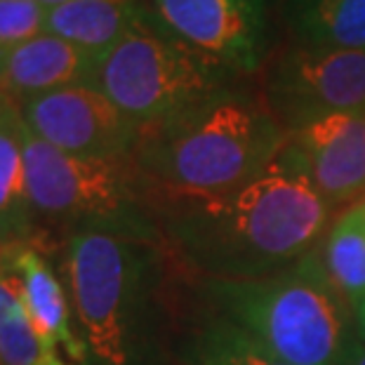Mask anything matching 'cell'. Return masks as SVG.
<instances>
[{"label": "cell", "instance_id": "6da1fadb", "mask_svg": "<svg viewBox=\"0 0 365 365\" xmlns=\"http://www.w3.org/2000/svg\"><path fill=\"white\" fill-rule=\"evenodd\" d=\"M170 247L205 278L278 274L321 240L332 210L287 142L262 175L212 200H175L153 207Z\"/></svg>", "mask_w": 365, "mask_h": 365}, {"label": "cell", "instance_id": "7a4b0ae2", "mask_svg": "<svg viewBox=\"0 0 365 365\" xmlns=\"http://www.w3.org/2000/svg\"><path fill=\"white\" fill-rule=\"evenodd\" d=\"M287 130L267 104L231 90L177 118L142 130L135 163L151 205L212 200L243 189L271 165Z\"/></svg>", "mask_w": 365, "mask_h": 365}, {"label": "cell", "instance_id": "3957f363", "mask_svg": "<svg viewBox=\"0 0 365 365\" xmlns=\"http://www.w3.org/2000/svg\"><path fill=\"white\" fill-rule=\"evenodd\" d=\"M64 269L85 365L149 363L160 314L158 234L102 227L71 231Z\"/></svg>", "mask_w": 365, "mask_h": 365}, {"label": "cell", "instance_id": "277c9868", "mask_svg": "<svg viewBox=\"0 0 365 365\" xmlns=\"http://www.w3.org/2000/svg\"><path fill=\"white\" fill-rule=\"evenodd\" d=\"M212 312L292 365H339L354 339V314L312 250L278 274L205 278Z\"/></svg>", "mask_w": 365, "mask_h": 365}, {"label": "cell", "instance_id": "5b68a950", "mask_svg": "<svg viewBox=\"0 0 365 365\" xmlns=\"http://www.w3.org/2000/svg\"><path fill=\"white\" fill-rule=\"evenodd\" d=\"M234 78L170 34L146 7L142 21L99 59L92 85L144 130L236 90Z\"/></svg>", "mask_w": 365, "mask_h": 365}, {"label": "cell", "instance_id": "8992f818", "mask_svg": "<svg viewBox=\"0 0 365 365\" xmlns=\"http://www.w3.org/2000/svg\"><path fill=\"white\" fill-rule=\"evenodd\" d=\"M26 189L34 217L78 229L158 234L149 184L135 158H90L59 151L24 130Z\"/></svg>", "mask_w": 365, "mask_h": 365}, {"label": "cell", "instance_id": "52a82bcc", "mask_svg": "<svg viewBox=\"0 0 365 365\" xmlns=\"http://www.w3.org/2000/svg\"><path fill=\"white\" fill-rule=\"evenodd\" d=\"M264 97L287 135L325 115L365 111V50L290 45L269 64Z\"/></svg>", "mask_w": 365, "mask_h": 365}, {"label": "cell", "instance_id": "ba28073f", "mask_svg": "<svg viewBox=\"0 0 365 365\" xmlns=\"http://www.w3.org/2000/svg\"><path fill=\"white\" fill-rule=\"evenodd\" d=\"M24 125L59 151L90 158H132L142 128L95 85H76L19 104Z\"/></svg>", "mask_w": 365, "mask_h": 365}, {"label": "cell", "instance_id": "9c48e42d", "mask_svg": "<svg viewBox=\"0 0 365 365\" xmlns=\"http://www.w3.org/2000/svg\"><path fill=\"white\" fill-rule=\"evenodd\" d=\"M156 19L193 50L236 76L267 54V0H146Z\"/></svg>", "mask_w": 365, "mask_h": 365}, {"label": "cell", "instance_id": "30bf717a", "mask_svg": "<svg viewBox=\"0 0 365 365\" xmlns=\"http://www.w3.org/2000/svg\"><path fill=\"white\" fill-rule=\"evenodd\" d=\"M314 186L332 212L365 200V111L332 113L290 132Z\"/></svg>", "mask_w": 365, "mask_h": 365}, {"label": "cell", "instance_id": "8fae6325", "mask_svg": "<svg viewBox=\"0 0 365 365\" xmlns=\"http://www.w3.org/2000/svg\"><path fill=\"white\" fill-rule=\"evenodd\" d=\"M99 57L59 36L41 34L0 52V92L14 104L50 92L92 85Z\"/></svg>", "mask_w": 365, "mask_h": 365}, {"label": "cell", "instance_id": "7c38bea8", "mask_svg": "<svg viewBox=\"0 0 365 365\" xmlns=\"http://www.w3.org/2000/svg\"><path fill=\"white\" fill-rule=\"evenodd\" d=\"M0 257L17 276L21 297L38 335L59 354L64 351L71 363H88L85 344L71 323L73 309L68 290L61 285L57 271L43 257V252L24 240V243L0 247Z\"/></svg>", "mask_w": 365, "mask_h": 365}, {"label": "cell", "instance_id": "4fadbf2b", "mask_svg": "<svg viewBox=\"0 0 365 365\" xmlns=\"http://www.w3.org/2000/svg\"><path fill=\"white\" fill-rule=\"evenodd\" d=\"M146 7V0H71L48 12V34L102 59L142 21Z\"/></svg>", "mask_w": 365, "mask_h": 365}, {"label": "cell", "instance_id": "5bb4252c", "mask_svg": "<svg viewBox=\"0 0 365 365\" xmlns=\"http://www.w3.org/2000/svg\"><path fill=\"white\" fill-rule=\"evenodd\" d=\"M24 118L12 99L0 102V247L24 243L34 224L24 160Z\"/></svg>", "mask_w": 365, "mask_h": 365}, {"label": "cell", "instance_id": "9a60e30c", "mask_svg": "<svg viewBox=\"0 0 365 365\" xmlns=\"http://www.w3.org/2000/svg\"><path fill=\"white\" fill-rule=\"evenodd\" d=\"M290 29L299 45L365 50V0H290Z\"/></svg>", "mask_w": 365, "mask_h": 365}, {"label": "cell", "instance_id": "2e32d148", "mask_svg": "<svg viewBox=\"0 0 365 365\" xmlns=\"http://www.w3.org/2000/svg\"><path fill=\"white\" fill-rule=\"evenodd\" d=\"M0 359L5 365H71L38 335L14 271L0 257Z\"/></svg>", "mask_w": 365, "mask_h": 365}, {"label": "cell", "instance_id": "e0dca14e", "mask_svg": "<svg viewBox=\"0 0 365 365\" xmlns=\"http://www.w3.org/2000/svg\"><path fill=\"white\" fill-rule=\"evenodd\" d=\"M321 262L349 307L354 309L365 299V222L359 205L341 212L332 224L323 240Z\"/></svg>", "mask_w": 365, "mask_h": 365}, {"label": "cell", "instance_id": "ac0fdd59", "mask_svg": "<svg viewBox=\"0 0 365 365\" xmlns=\"http://www.w3.org/2000/svg\"><path fill=\"white\" fill-rule=\"evenodd\" d=\"M189 359L193 365H292L220 314L207 316L193 330Z\"/></svg>", "mask_w": 365, "mask_h": 365}, {"label": "cell", "instance_id": "d6986e66", "mask_svg": "<svg viewBox=\"0 0 365 365\" xmlns=\"http://www.w3.org/2000/svg\"><path fill=\"white\" fill-rule=\"evenodd\" d=\"M48 12L36 0H0V52L48 34Z\"/></svg>", "mask_w": 365, "mask_h": 365}, {"label": "cell", "instance_id": "ffe728a7", "mask_svg": "<svg viewBox=\"0 0 365 365\" xmlns=\"http://www.w3.org/2000/svg\"><path fill=\"white\" fill-rule=\"evenodd\" d=\"M339 365H365V341L356 339V335H354L351 344H349L344 359H341Z\"/></svg>", "mask_w": 365, "mask_h": 365}, {"label": "cell", "instance_id": "44dd1931", "mask_svg": "<svg viewBox=\"0 0 365 365\" xmlns=\"http://www.w3.org/2000/svg\"><path fill=\"white\" fill-rule=\"evenodd\" d=\"M351 314H354V335L356 339L365 341V299L351 309Z\"/></svg>", "mask_w": 365, "mask_h": 365}, {"label": "cell", "instance_id": "7402d4cb", "mask_svg": "<svg viewBox=\"0 0 365 365\" xmlns=\"http://www.w3.org/2000/svg\"><path fill=\"white\" fill-rule=\"evenodd\" d=\"M38 5H43L45 10H54V7H59V5H66V3H71V0H36Z\"/></svg>", "mask_w": 365, "mask_h": 365}, {"label": "cell", "instance_id": "603a6c76", "mask_svg": "<svg viewBox=\"0 0 365 365\" xmlns=\"http://www.w3.org/2000/svg\"><path fill=\"white\" fill-rule=\"evenodd\" d=\"M359 210H361V215H363V222H365V200H363V203H359Z\"/></svg>", "mask_w": 365, "mask_h": 365}, {"label": "cell", "instance_id": "cb8c5ba5", "mask_svg": "<svg viewBox=\"0 0 365 365\" xmlns=\"http://www.w3.org/2000/svg\"><path fill=\"white\" fill-rule=\"evenodd\" d=\"M3 99H5V95H3V92H0V102H3Z\"/></svg>", "mask_w": 365, "mask_h": 365}, {"label": "cell", "instance_id": "d4e9b609", "mask_svg": "<svg viewBox=\"0 0 365 365\" xmlns=\"http://www.w3.org/2000/svg\"><path fill=\"white\" fill-rule=\"evenodd\" d=\"M0 365H5V363H3V359H0Z\"/></svg>", "mask_w": 365, "mask_h": 365}]
</instances>
